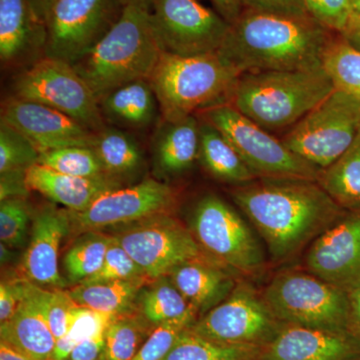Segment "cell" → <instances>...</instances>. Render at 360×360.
I'll return each mask as SVG.
<instances>
[{"mask_svg":"<svg viewBox=\"0 0 360 360\" xmlns=\"http://www.w3.org/2000/svg\"><path fill=\"white\" fill-rule=\"evenodd\" d=\"M350 4H352V13H354V16H352V18H355V16H359L360 0H350Z\"/></svg>","mask_w":360,"mask_h":360,"instance_id":"cell-52","label":"cell"},{"mask_svg":"<svg viewBox=\"0 0 360 360\" xmlns=\"http://www.w3.org/2000/svg\"><path fill=\"white\" fill-rule=\"evenodd\" d=\"M360 130V101L335 89L281 141L291 151L323 170L354 143Z\"/></svg>","mask_w":360,"mask_h":360,"instance_id":"cell-7","label":"cell"},{"mask_svg":"<svg viewBox=\"0 0 360 360\" xmlns=\"http://www.w3.org/2000/svg\"><path fill=\"white\" fill-rule=\"evenodd\" d=\"M1 120L25 134L39 153L68 146H90L94 139V132L65 113L15 96L2 105Z\"/></svg>","mask_w":360,"mask_h":360,"instance_id":"cell-17","label":"cell"},{"mask_svg":"<svg viewBox=\"0 0 360 360\" xmlns=\"http://www.w3.org/2000/svg\"><path fill=\"white\" fill-rule=\"evenodd\" d=\"M39 155L25 134L0 120V174L11 170H27L37 165Z\"/></svg>","mask_w":360,"mask_h":360,"instance_id":"cell-36","label":"cell"},{"mask_svg":"<svg viewBox=\"0 0 360 360\" xmlns=\"http://www.w3.org/2000/svg\"><path fill=\"white\" fill-rule=\"evenodd\" d=\"M200 153V120L195 115L176 122L163 120L155 132L153 155L156 169L167 176L191 169Z\"/></svg>","mask_w":360,"mask_h":360,"instance_id":"cell-24","label":"cell"},{"mask_svg":"<svg viewBox=\"0 0 360 360\" xmlns=\"http://www.w3.org/2000/svg\"><path fill=\"white\" fill-rule=\"evenodd\" d=\"M146 278L139 265L123 250L122 246L113 238L101 269L79 284L106 283V281H129Z\"/></svg>","mask_w":360,"mask_h":360,"instance_id":"cell-39","label":"cell"},{"mask_svg":"<svg viewBox=\"0 0 360 360\" xmlns=\"http://www.w3.org/2000/svg\"><path fill=\"white\" fill-rule=\"evenodd\" d=\"M238 150L253 174L319 181L321 169L291 151L281 139L253 122L231 104H221L201 112Z\"/></svg>","mask_w":360,"mask_h":360,"instance_id":"cell-8","label":"cell"},{"mask_svg":"<svg viewBox=\"0 0 360 360\" xmlns=\"http://www.w3.org/2000/svg\"><path fill=\"white\" fill-rule=\"evenodd\" d=\"M42 302L49 328L58 340L68 333L71 310L77 304L71 298L68 291L61 290H44Z\"/></svg>","mask_w":360,"mask_h":360,"instance_id":"cell-41","label":"cell"},{"mask_svg":"<svg viewBox=\"0 0 360 360\" xmlns=\"http://www.w3.org/2000/svg\"><path fill=\"white\" fill-rule=\"evenodd\" d=\"M113 236L99 231L86 232L75 241L63 258L68 279L82 283L101 269Z\"/></svg>","mask_w":360,"mask_h":360,"instance_id":"cell-32","label":"cell"},{"mask_svg":"<svg viewBox=\"0 0 360 360\" xmlns=\"http://www.w3.org/2000/svg\"><path fill=\"white\" fill-rule=\"evenodd\" d=\"M90 148L96 151L104 172L122 182L141 169L143 156L139 143L129 132L120 127H104L96 132Z\"/></svg>","mask_w":360,"mask_h":360,"instance_id":"cell-27","label":"cell"},{"mask_svg":"<svg viewBox=\"0 0 360 360\" xmlns=\"http://www.w3.org/2000/svg\"><path fill=\"white\" fill-rule=\"evenodd\" d=\"M144 281L146 278L77 284L68 291L79 307L117 316L129 314Z\"/></svg>","mask_w":360,"mask_h":360,"instance_id":"cell-28","label":"cell"},{"mask_svg":"<svg viewBox=\"0 0 360 360\" xmlns=\"http://www.w3.org/2000/svg\"><path fill=\"white\" fill-rule=\"evenodd\" d=\"M262 296L283 323L349 333L347 290L311 272H283L272 279Z\"/></svg>","mask_w":360,"mask_h":360,"instance_id":"cell-6","label":"cell"},{"mask_svg":"<svg viewBox=\"0 0 360 360\" xmlns=\"http://www.w3.org/2000/svg\"><path fill=\"white\" fill-rule=\"evenodd\" d=\"M255 360H257V359H255Z\"/></svg>","mask_w":360,"mask_h":360,"instance_id":"cell-56","label":"cell"},{"mask_svg":"<svg viewBox=\"0 0 360 360\" xmlns=\"http://www.w3.org/2000/svg\"><path fill=\"white\" fill-rule=\"evenodd\" d=\"M30 1L35 13L45 22L47 13L51 11V6H53L56 0H30Z\"/></svg>","mask_w":360,"mask_h":360,"instance_id":"cell-50","label":"cell"},{"mask_svg":"<svg viewBox=\"0 0 360 360\" xmlns=\"http://www.w3.org/2000/svg\"><path fill=\"white\" fill-rule=\"evenodd\" d=\"M341 35L348 44L360 51V15L352 18L347 30Z\"/></svg>","mask_w":360,"mask_h":360,"instance_id":"cell-48","label":"cell"},{"mask_svg":"<svg viewBox=\"0 0 360 360\" xmlns=\"http://www.w3.org/2000/svg\"><path fill=\"white\" fill-rule=\"evenodd\" d=\"M360 342L350 333L283 323L257 360H354Z\"/></svg>","mask_w":360,"mask_h":360,"instance_id":"cell-18","label":"cell"},{"mask_svg":"<svg viewBox=\"0 0 360 360\" xmlns=\"http://www.w3.org/2000/svg\"><path fill=\"white\" fill-rule=\"evenodd\" d=\"M113 238L153 281L167 276L184 262L203 257L193 232L167 213L136 222Z\"/></svg>","mask_w":360,"mask_h":360,"instance_id":"cell-14","label":"cell"},{"mask_svg":"<svg viewBox=\"0 0 360 360\" xmlns=\"http://www.w3.org/2000/svg\"><path fill=\"white\" fill-rule=\"evenodd\" d=\"M127 4L125 0H56L45 18L44 56L77 63L115 26Z\"/></svg>","mask_w":360,"mask_h":360,"instance_id":"cell-11","label":"cell"},{"mask_svg":"<svg viewBox=\"0 0 360 360\" xmlns=\"http://www.w3.org/2000/svg\"><path fill=\"white\" fill-rule=\"evenodd\" d=\"M39 165L60 174L80 177L108 175L96 151L90 146H68L40 153Z\"/></svg>","mask_w":360,"mask_h":360,"instance_id":"cell-35","label":"cell"},{"mask_svg":"<svg viewBox=\"0 0 360 360\" xmlns=\"http://www.w3.org/2000/svg\"><path fill=\"white\" fill-rule=\"evenodd\" d=\"M52 360H53V359H52ZM101 360H108V359H106V357H105V356H104V357H103V359H101Z\"/></svg>","mask_w":360,"mask_h":360,"instance_id":"cell-54","label":"cell"},{"mask_svg":"<svg viewBox=\"0 0 360 360\" xmlns=\"http://www.w3.org/2000/svg\"><path fill=\"white\" fill-rule=\"evenodd\" d=\"M323 68L240 75L229 104L267 131L295 127L333 90Z\"/></svg>","mask_w":360,"mask_h":360,"instance_id":"cell-4","label":"cell"},{"mask_svg":"<svg viewBox=\"0 0 360 360\" xmlns=\"http://www.w3.org/2000/svg\"><path fill=\"white\" fill-rule=\"evenodd\" d=\"M26 279L1 281L0 284V324L8 321L15 314L26 291Z\"/></svg>","mask_w":360,"mask_h":360,"instance_id":"cell-42","label":"cell"},{"mask_svg":"<svg viewBox=\"0 0 360 360\" xmlns=\"http://www.w3.org/2000/svg\"><path fill=\"white\" fill-rule=\"evenodd\" d=\"M322 68L328 73L336 89L360 101V51L336 33L323 56Z\"/></svg>","mask_w":360,"mask_h":360,"instance_id":"cell-30","label":"cell"},{"mask_svg":"<svg viewBox=\"0 0 360 360\" xmlns=\"http://www.w3.org/2000/svg\"><path fill=\"white\" fill-rule=\"evenodd\" d=\"M336 34L310 16L245 9L231 25L219 53L240 75L253 71L314 70Z\"/></svg>","mask_w":360,"mask_h":360,"instance_id":"cell-2","label":"cell"},{"mask_svg":"<svg viewBox=\"0 0 360 360\" xmlns=\"http://www.w3.org/2000/svg\"><path fill=\"white\" fill-rule=\"evenodd\" d=\"M305 265L314 276L343 290L360 278V210H347L312 241Z\"/></svg>","mask_w":360,"mask_h":360,"instance_id":"cell-16","label":"cell"},{"mask_svg":"<svg viewBox=\"0 0 360 360\" xmlns=\"http://www.w3.org/2000/svg\"><path fill=\"white\" fill-rule=\"evenodd\" d=\"M30 245L21 262V274L26 281L37 285L65 288V279L59 274L58 252L61 241L71 231L68 210L54 206L42 207L32 222Z\"/></svg>","mask_w":360,"mask_h":360,"instance_id":"cell-19","label":"cell"},{"mask_svg":"<svg viewBox=\"0 0 360 360\" xmlns=\"http://www.w3.org/2000/svg\"><path fill=\"white\" fill-rule=\"evenodd\" d=\"M283 322L252 286L236 284L231 295L189 328L220 345L264 347L274 340Z\"/></svg>","mask_w":360,"mask_h":360,"instance_id":"cell-13","label":"cell"},{"mask_svg":"<svg viewBox=\"0 0 360 360\" xmlns=\"http://www.w3.org/2000/svg\"><path fill=\"white\" fill-rule=\"evenodd\" d=\"M46 26L30 0H0V59L13 65L44 53Z\"/></svg>","mask_w":360,"mask_h":360,"instance_id":"cell-21","label":"cell"},{"mask_svg":"<svg viewBox=\"0 0 360 360\" xmlns=\"http://www.w3.org/2000/svg\"><path fill=\"white\" fill-rule=\"evenodd\" d=\"M175 202L172 186L153 179L120 186L101 194L80 212L68 210L73 233L101 231L117 225L136 224L167 214Z\"/></svg>","mask_w":360,"mask_h":360,"instance_id":"cell-15","label":"cell"},{"mask_svg":"<svg viewBox=\"0 0 360 360\" xmlns=\"http://www.w3.org/2000/svg\"><path fill=\"white\" fill-rule=\"evenodd\" d=\"M151 26L162 52L194 56L219 51L231 23L198 0H151Z\"/></svg>","mask_w":360,"mask_h":360,"instance_id":"cell-12","label":"cell"},{"mask_svg":"<svg viewBox=\"0 0 360 360\" xmlns=\"http://www.w3.org/2000/svg\"><path fill=\"white\" fill-rule=\"evenodd\" d=\"M106 328L80 341L71 352L68 360H101L105 356Z\"/></svg>","mask_w":360,"mask_h":360,"instance_id":"cell-45","label":"cell"},{"mask_svg":"<svg viewBox=\"0 0 360 360\" xmlns=\"http://www.w3.org/2000/svg\"><path fill=\"white\" fill-rule=\"evenodd\" d=\"M198 160L213 177L221 181L240 186L257 179L229 139L203 118L200 120Z\"/></svg>","mask_w":360,"mask_h":360,"instance_id":"cell-26","label":"cell"},{"mask_svg":"<svg viewBox=\"0 0 360 360\" xmlns=\"http://www.w3.org/2000/svg\"><path fill=\"white\" fill-rule=\"evenodd\" d=\"M27 170H11L0 174V201L26 198L30 189L26 181Z\"/></svg>","mask_w":360,"mask_h":360,"instance_id":"cell-44","label":"cell"},{"mask_svg":"<svg viewBox=\"0 0 360 360\" xmlns=\"http://www.w3.org/2000/svg\"><path fill=\"white\" fill-rule=\"evenodd\" d=\"M239 77L219 51L194 56L162 52L149 82L162 120L176 122L229 103Z\"/></svg>","mask_w":360,"mask_h":360,"instance_id":"cell-5","label":"cell"},{"mask_svg":"<svg viewBox=\"0 0 360 360\" xmlns=\"http://www.w3.org/2000/svg\"><path fill=\"white\" fill-rule=\"evenodd\" d=\"M345 290L349 300V333L360 342V278Z\"/></svg>","mask_w":360,"mask_h":360,"instance_id":"cell-46","label":"cell"},{"mask_svg":"<svg viewBox=\"0 0 360 360\" xmlns=\"http://www.w3.org/2000/svg\"><path fill=\"white\" fill-rule=\"evenodd\" d=\"M245 9L259 13L309 16L303 0H241Z\"/></svg>","mask_w":360,"mask_h":360,"instance_id":"cell-43","label":"cell"},{"mask_svg":"<svg viewBox=\"0 0 360 360\" xmlns=\"http://www.w3.org/2000/svg\"><path fill=\"white\" fill-rule=\"evenodd\" d=\"M274 262L295 257L347 213L315 180L259 177L231 189Z\"/></svg>","mask_w":360,"mask_h":360,"instance_id":"cell-1","label":"cell"},{"mask_svg":"<svg viewBox=\"0 0 360 360\" xmlns=\"http://www.w3.org/2000/svg\"><path fill=\"white\" fill-rule=\"evenodd\" d=\"M191 232L205 255L245 276L259 274L265 255L259 241L236 210L215 194L194 208Z\"/></svg>","mask_w":360,"mask_h":360,"instance_id":"cell-9","label":"cell"},{"mask_svg":"<svg viewBox=\"0 0 360 360\" xmlns=\"http://www.w3.org/2000/svg\"><path fill=\"white\" fill-rule=\"evenodd\" d=\"M198 312L191 309L182 316L155 326L132 360H163L169 354L179 336L198 321Z\"/></svg>","mask_w":360,"mask_h":360,"instance_id":"cell-37","label":"cell"},{"mask_svg":"<svg viewBox=\"0 0 360 360\" xmlns=\"http://www.w3.org/2000/svg\"><path fill=\"white\" fill-rule=\"evenodd\" d=\"M146 321L129 314L113 317L105 333L106 359H134L150 335Z\"/></svg>","mask_w":360,"mask_h":360,"instance_id":"cell-34","label":"cell"},{"mask_svg":"<svg viewBox=\"0 0 360 360\" xmlns=\"http://www.w3.org/2000/svg\"><path fill=\"white\" fill-rule=\"evenodd\" d=\"M310 18L335 33H343L352 20L350 0H303Z\"/></svg>","mask_w":360,"mask_h":360,"instance_id":"cell-40","label":"cell"},{"mask_svg":"<svg viewBox=\"0 0 360 360\" xmlns=\"http://www.w3.org/2000/svg\"><path fill=\"white\" fill-rule=\"evenodd\" d=\"M224 267L214 259L205 260L202 257L179 264L167 276L202 316L224 302L238 284Z\"/></svg>","mask_w":360,"mask_h":360,"instance_id":"cell-23","label":"cell"},{"mask_svg":"<svg viewBox=\"0 0 360 360\" xmlns=\"http://www.w3.org/2000/svg\"><path fill=\"white\" fill-rule=\"evenodd\" d=\"M13 90L14 96L60 111L94 134L105 127L96 96L65 61L42 56L18 75Z\"/></svg>","mask_w":360,"mask_h":360,"instance_id":"cell-10","label":"cell"},{"mask_svg":"<svg viewBox=\"0 0 360 360\" xmlns=\"http://www.w3.org/2000/svg\"><path fill=\"white\" fill-rule=\"evenodd\" d=\"M127 4H137L144 6H150L151 0H125Z\"/></svg>","mask_w":360,"mask_h":360,"instance_id":"cell-53","label":"cell"},{"mask_svg":"<svg viewBox=\"0 0 360 360\" xmlns=\"http://www.w3.org/2000/svg\"><path fill=\"white\" fill-rule=\"evenodd\" d=\"M0 248H1V264H6L7 262L13 258V252H11V248L4 245V243H1L0 245Z\"/></svg>","mask_w":360,"mask_h":360,"instance_id":"cell-51","label":"cell"},{"mask_svg":"<svg viewBox=\"0 0 360 360\" xmlns=\"http://www.w3.org/2000/svg\"><path fill=\"white\" fill-rule=\"evenodd\" d=\"M30 191L58 203L73 212H84L101 194L122 186V182L108 175L80 177L60 174L44 165H32L26 172Z\"/></svg>","mask_w":360,"mask_h":360,"instance_id":"cell-22","label":"cell"},{"mask_svg":"<svg viewBox=\"0 0 360 360\" xmlns=\"http://www.w3.org/2000/svg\"><path fill=\"white\" fill-rule=\"evenodd\" d=\"M139 304L142 316L155 326L182 316L193 309L168 276L156 279L144 290Z\"/></svg>","mask_w":360,"mask_h":360,"instance_id":"cell-33","label":"cell"},{"mask_svg":"<svg viewBox=\"0 0 360 360\" xmlns=\"http://www.w3.org/2000/svg\"><path fill=\"white\" fill-rule=\"evenodd\" d=\"M210 1L217 8V13L231 25L245 11L241 0H210Z\"/></svg>","mask_w":360,"mask_h":360,"instance_id":"cell-47","label":"cell"},{"mask_svg":"<svg viewBox=\"0 0 360 360\" xmlns=\"http://www.w3.org/2000/svg\"><path fill=\"white\" fill-rule=\"evenodd\" d=\"M42 295L44 290L27 281L15 314L0 324V336L32 359L52 360L56 340L45 316Z\"/></svg>","mask_w":360,"mask_h":360,"instance_id":"cell-20","label":"cell"},{"mask_svg":"<svg viewBox=\"0 0 360 360\" xmlns=\"http://www.w3.org/2000/svg\"><path fill=\"white\" fill-rule=\"evenodd\" d=\"M30 210L26 198L0 201V240L11 248L25 245Z\"/></svg>","mask_w":360,"mask_h":360,"instance_id":"cell-38","label":"cell"},{"mask_svg":"<svg viewBox=\"0 0 360 360\" xmlns=\"http://www.w3.org/2000/svg\"><path fill=\"white\" fill-rule=\"evenodd\" d=\"M317 182L343 210H360V130L350 148L322 170Z\"/></svg>","mask_w":360,"mask_h":360,"instance_id":"cell-29","label":"cell"},{"mask_svg":"<svg viewBox=\"0 0 360 360\" xmlns=\"http://www.w3.org/2000/svg\"><path fill=\"white\" fill-rule=\"evenodd\" d=\"M161 53L149 7L127 4L110 32L72 65L99 101L122 85L149 79Z\"/></svg>","mask_w":360,"mask_h":360,"instance_id":"cell-3","label":"cell"},{"mask_svg":"<svg viewBox=\"0 0 360 360\" xmlns=\"http://www.w3.org/2000/svg\"><path fill=\"white\" fill-rule=\"evenodd\" d=\"M262 347L220 345L186 329L163 360H255Z\"/></svg>","mask_w":360,"mask_h":360,"instance_id":"cell-31","label":"cell"},{"mask_svg":"<svg viewBox=\"0 0 360 360\" xmlns=\"http://www.w3.org/2000/svg\"><path fill=\"white\" fill-rule=\"evenodd\" d=\"M0 360H34L11 343L0 340Z\"/></svg>","mask_w":360,"mask_h":360,"instance_id":"cell-49","label":"cell"},{"mask_svg":"<svg viewBox=\"0 0 360 360\" xmlns=\"http://www.w3.org/2000/svg\"><path fill=\"white\" fill-rule=\"evenodd\" d=\"M104 120L130 129H144L155 122L160 110L149 79H139L117 87L98 101Z\"/></svg>","mask_w":360,"mask_h":360,"instance_id":"cell-25","label":"cell"},{"mask_svg":"<svg viewBox=\"0 0 360 360\" xmlns=\"http://www.w3.org/2000/svg\"><path fill=\"white\" fill-rule=\"evenodd\" d=\"M354 360H360V356L359 357H357L356 359H354Z\"/></svg>","mask_w":360,"mask_h":360,"instance_id":"cell-55","label":"cell"}]
</instances>
